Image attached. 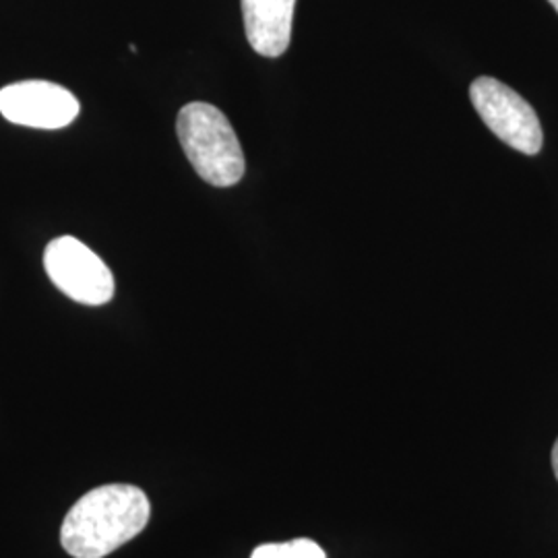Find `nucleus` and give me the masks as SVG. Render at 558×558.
Segmentation results:
<instances>
[{
	"instance_id": "1",
	"label": "nucleus",
	"mask_w": 558,
	"mask_h": 558,
	"mask_svg": "<svg viewBox=\"0 0 558 558\" xmlns=\"http://www.w3.org/2000/svg\"><path fill=\"white\" fill-rule=\"evenodd\" d=\"M151 505L131 484H106L81 497L60 527L62 548L75 558H104L147 527Z\"/></svg>"
},
{
	"instance_id": "2",
	"label": "nucleus",
	"mask_w": 558,
	"mask_h": 558,
	"mask_svg": "<svg viewBox=\"0 0 558 558\" xmlns=\"http://www.w3.org/2000/svg\"><path fill=\"white\" fill-rule=\"evenodd\" d=\"M180 145L201 179L218 189L239 184L246 163L239 137L220 108L191 101L179 112Z\"/></svg>"
},
{
	"instance_id": "3",
	"label": "nucleus",
	"mask_w": 558,
	"mask_h": 558,
	"mask_svg": "<svg viewBox=\"0 0 558 558\" xmlns=\"http://www.w3.org/2000/svg\"><path fill=\"white\" fill-rule=\"evenodd\" d=\"M44 267L64 296L87 306H101L114 299L110 267L81 240L59 236L44 251Z\"/></svg>"
},
{
	"instance_id": "4",
	"label": "nucleus",
	"mask_w": 558,
	"mask_h": 558,
	"mask_svg": "<svg viewBox=\"0 0 558 558\" xmlns=\"http://www.w3.org/2000/svg\"><path fill=\"white\" fill-rule=\"evenodd\" d=\"M470 100L484 124L509 147L536 156L544 143L536 110L509 85L493 77H478L470 85Z\"/></svg>"
},
{
	"instance_id": "5",
	"label": "nucleus",
	"mask_w": 558,
	"mask_h": 558,
	"mask_svg": "<svg viewBox=\"0 0 558 558\" xmlns=\"http://www.w3.org/2000/svg\"><path fill=\"white\" fill-rule=\"evenodd\" d=\"M81 104L52 81H20L0 89V114L9 122L57 131L80 117Z\"/></svg>"
},
{
	"instance_id": "6",
	"label": "nucleus",
	"mask_w": 558,
	"mask_h": 558,
	"mask_svg": "<svg viewBox=\"0 0 558 558\" xmlns=\"http://www.w3.org/2000/svg\"><path fill=\"white\" fill-rule=\"evenodd\" d=\"M246 40L253 50L267 57H281L292 40L296 0H240Z\"/></svg>"
},
{
	"instance_id": "7",
	"label": "nucleus",
	"mask_w": 558,
	"mask_h": 558,
	"mask_svg": "<svg viewBox=\"0 0 558 558\" xmlns=\"http://www.w3.org/2000/svg\"><path fill=\"white\" fill-rule=\"evenodd\" d=\"M251 558H327L317 542L308 538L292 539L283 544H263Z\"/></svg>"
},
{
	"instance_id": "8",
	"label": "nucleus",
	"mask_w": 558,
	"mask_h": 558,
	"mask_svg": "<svg viewBox=\"0 0 558 558\" xmlns=\"http://www.w3.org/2000/svg\"><path fill=\"white\" fill-rule=\"evenodd\" d=\"M553 470H555V476L558 480V439L555 447H553Z\"/></svg>"
},
{
	"instance_id": "9",
	"label": "nucleus",
	"mask_w": 558,
	"mask_h": 558,
	"mask_svg": "<svg viewBox=\"0 0 558 558\" xmlns=\"http://www.w3.org/2000/svg\"><path fill=\"white\" fill-rule=\"evenodd\" d=\"M548 2H550V4H553V7H555V9H557V13H558V0H548Z\"/></svg>"
}]
</instances>
